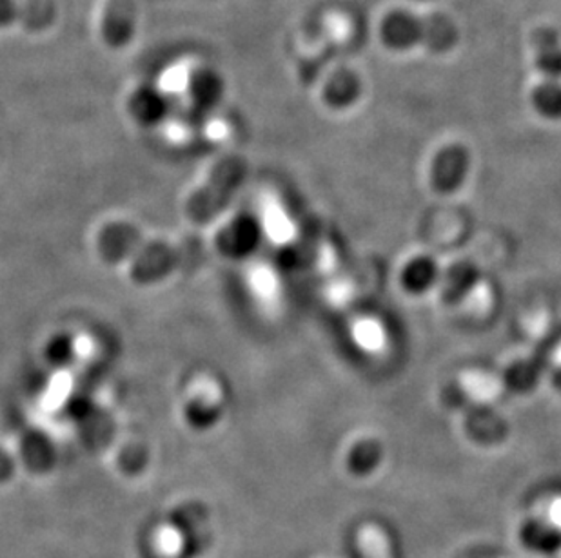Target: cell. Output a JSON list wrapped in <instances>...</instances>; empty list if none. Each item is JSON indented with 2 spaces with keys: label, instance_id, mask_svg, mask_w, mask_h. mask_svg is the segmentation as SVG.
Masks as SVG:
<instances>
[{
  "label": "cell",
  "instance_id": "9c48e42d",
  "mask_svg": "<svg viewBox=\"0 0 561 558\" xmlns=\"http://www.w3.org/2000/svg\"><path fill=\"white\" fill-rule=\"evenodd\" d=\"M22 8L16 0H0V27H8L22 21Z\"/></svg>",
  "mask_w": 561,
  "mask_h": 558
},
{
  "label": "cell",
  "instance_id": "7a4b0ae2",
  "mask_svg": "<svg viewBox=\"0 0 561 558\" xmlns=\"http://www.w3.org/2000/svg\"><path fill=\"white\" fill-rule=\"evenodd\" d=\"M137 30V4L135 0H107L102 13V40L110 48H124L131 43Z\"/></svg>",
  "mask_w": 561,
  "mask_h": 558
},
{
  "label": "cell",
  "instance_id": "6da1fadb",
  "mask_svg": "<svg viewBox=\"0 0 561 558\" xmlns=\"http://www.w3.org/2000/svg\"><path fill=\"white\" fill-rule=\"evenodd\" d=\"M381 40L394 51L424 46L435 54H447L460 40V32L449 16H419L409 11H392L381 22Z\"/></svg>",
  "mask_w": 561,
  "mask_h": 558
},
{
  "label": "cell",
  "instance_id": "8992f818",
  "mask_svg": "<svg viewBox=\"0 0 561 558\" xmlns=\"http://www.w3.org/2000/svg\"><path fill=\"white\" fill-rule=\"evenodd\" d=\"M533 104L536 109L546 116H561V84L558 80H547L546 84L538 85L533 93Z\"/></svg>",
  "mask_w": 561,
  "mask_h": 558
},
{
  "label": "cell",
  "instance_id": "277c9868",
  "mask_svg": "<svg viewBox=\"0 0 561 558\" xmlns=\"http://www.w3.org/2000/svg\"><path fill=\"white\" fill-rule=\"evenodd\" d=\"M360 82L351 71H336L325 85V96L334 106H345L358 96Z\"/></svg>",
  "mask_w": 561,
  "mask_h": 558
},
{
  "label": "cell",
  "instance_id": "5b68a950",
  "mask_svg": "<svg viewBox=\"0 0 561 558\" xmlns=\"http://www.w3.org/2000/svg\"><path fill=\"white\" fill-rule=\"evenodd\" d=\"M358 548L364 558H392L389 537L378 524H366L360 527Z\"/></svg>",
  "mask_w": 561,
  "mask_h": 558
},
{
  "label": "cell",
  "instance_id": "3957f363",
  "mask_svg": "<svg viewBox=\"0 0 561 558\" xmlns=\"http://www.w3.org/2000/svg\"><path fill=\"white\" fill-rule=\"evenodd\" d=\"M536 68L549 80L561 79V38L551 27H540L533 35Z\"/></svg>",
  "mask_w": 561,
  "mask_h": 558
},
{
  "label": "cell",
  "instance_id": "ba28073f",
  "mask_svg": "<svg viewBox=\"0 0 561 558\" xmlns=\"http://www.w3.org/2000/svg\"><path fill=\"white\" fill-rule=\"evenodd\" d=\"M193 71H191L187 63H176L173 68L165 71L164 77L160 80V88L162 93H170V95H181L187 93L193 82Z\"/></svg>",
  "mask_w": 561,
  "mask_h": 558
},
{
  "label": "cell",
  "instance_id": "52a82bcc",
  "mask_svg": "<svg viewBox=\"0 0 561 558\" xmlns=\"http://www.w3.org/2000/svg\"><path fill=\"white\" fill-rule=\"evenodd\" d=\"M381 461V446L375 441L358 444L350 458V468L356 475H369Z\"/></svg>",
  "mask_w": 561,
  "mask_h": 558
}]
</instances>
